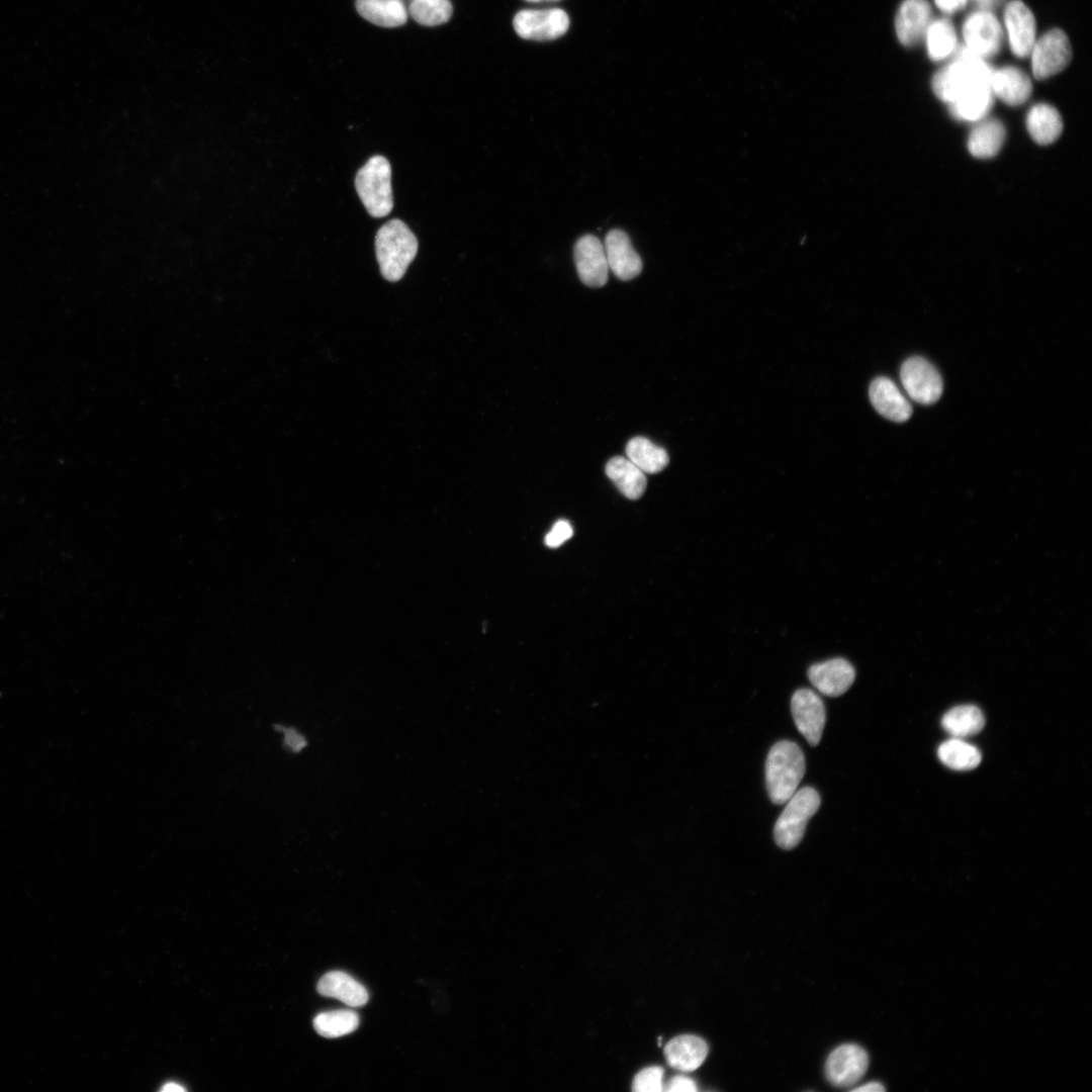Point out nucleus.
<instances>
[{
    "label": "nucleus",
    "mask_w": 1092,
    "mask_h": 1092,
    "mask_svg": "<svg viewBox=\"0 0 1092 1092\" xmlns=\"http://www.w3.org/2000/svg\"><path fill=\"white\" fill-rule=\"evenodd\" d=\"M993 68L965 44L957 47L953 60L935 73L931 81L934 94L949 104L965 92L990 85Z\"/></svg>",
    "instance_id": "f257e3e1"
},
{
    "label": "nucleus",
    "mask_w": 1092,
    "mask_h": 1092,
    "mask_svg": "<svg viewBox=\"0 0 1092 1092\" xmlns=\"http://www.w3.org/2000/svg\"><path fill=\"white\" fill-rule=\"evenodd\" d=\"M805 774V757L800 747L788 740L774 744L765 761V783L774 804H785L796 792Z\"/></svg>",
    "instance_id": "f03ea898"
},
{
    "label": "nucleus",
    "mask_w": 1092,
    "mask_h": 1092,
    "mask_svg": "<svg viewBox=\"0 0 1092 1092\" xmlns=\"http://www.w3.org/2000/svg\"><path fill=\"white\" fill-rule=\"evenodd\" d=\"M376 258L382 276L397 281L405 273L418 251V240L400 219L384 223L375 238Z\"/></svg>",
    "instance_id": "7ed1b4c3"
},
{
    "label": "nucleus",
    "mask_w": 1092,
    "mask_h": 1092,
    "mask_svg": "<svg viewBox=\"0 0 1092 1092\" xmlns=\"http://www.w3.org/2000/svg\"><path fill=\"white\" fill-rule=\"evenodd\" d=\"M391 168L382 156H374L358 171L355 185L358 195L373 217H383L393 207Z\"/></svg>",
    "instance_id": "20e7f679"
},
{
    "label": "nucleus",
    "mask_w": 1092,
    "mask_h": 1092,
    "mask_svg": "<svg viewBox=\"0 0 1092 1092\" xmlns=\"http://www.w3.org/2000/svg\"><path fill=\"white\" fill-rule=\"evenodd\" d=\"M786 803L776 822L774 836L781 848L792 849L802 840L808 821L817 812L820 796L815 789L804 787L795 792Z\"/></svg>",
    "instance_id": "39448f33"
},
{
    "label": "nucleus",
    "mask_w": 1092,
    "mask_h": 1092,
    "mask_svg": "<svg viewBox=\"0 0 1092 1092\" xmlns=\"http://www.w3.org/2000/svg\"><path fill=\"white\" fill-rule=\"evenodd\" d=\"M1031 71L1037 80L1062 72L1072 59V48L1066 33L1053 28L1035 40L1031 52Z\"/></svg>",
    "instance_id": "423d86ee"
},
{
    "label": "nucleus",
    "mask_w": 1092,
    "mask_h": 1092,
    "mask_svg": "<svg viewBox=\"0 0 1092 1092\" xmlns=\"http://www.w3.org/2000/svg\"><path fill=\"white\" fill-rule=\"evenodd\" d=\"M513 26L522 38L551 40L566 33L569 17L561 8L524 9L515 15Z\"/></svg>",
    "instance_id": "0eeeda50"
},
{
    "label": "nucleus",
    "mask_w": 1092,
    "mask_h": 1092,
    "mask_svg": "<svg viewBox=\"0 0 1092 1092\" xmlns=\"http://www.w3.org/2000/svg\"><path fill=\"white\" fill-rule=\"evenodd\" d=\"M900 378L908 395L918 403H934L942 393L939 372L922 357L908 358L901 366Z\"/></svg>",
    "instance_id": "6e6552de"
},
{
    "label": "nucleus",
    "mask_w": 1092,
    "mask_h": 1092,
    "mask_svg": "<svg viewBox=\"0 0 1092 1092\" xmlns=\"http://www.w3.org/2000/svg\"><path fill=\"white\" fill-rule=\"evenodd\" d=\"M962 32L965 46L981 58L996 55L1002 47V26L992 11L979 9L969 14Z\"/></svg>",
    "instance_id": "1a4fd4ad"
},
{
    "label": "nucleus",
    "mask_w": 1092,
    "mask_h": 1092,
    "mask_svg": "<svg viewBox=\"0 0 1092 1092\" xmlns=\"http://www.w3.org/2000/svg\"><path fill=\"white\" fill-rule=\"evenodd\" d=\"M869 1056L864 1049L854 1043H845L836 1048L827 1058L825 1075L836 1087H849L856 1084L866 1074Z\"/></svg>",
    "instance_id": "9d476101"
},
{
    "label": "nucleus",
    "mask_w": 1092,
    "mask_h": 1092,
    "mask_svg": "<svg viewBox=\"0 0 1092 1092\" xmlns=\"http://www.w3.org/2000/svg\"><path fill=\"white\" fill-rule=\"evenodd\" d=\"M792 715L799 732L810 745L816 746L825 725V708L822 699L812 690L800 689L791 701Z\"/></svg>",
    "instance_id": "9b49d317"
},
{
    "label": "nucleus",
    "mask_w": 1092,
    "mask_h": 1092,
    "mask_svg": "<svg viewBox=\"0 0 1092 1092\" xmlns=\"http://www.w3.org/2000/svg\"><path fill=\"white\" fill-rule=\"evenodd\" d=\"M574 262L579 279L589 287L607 283L609 266L604 244L594 235L580 237L574 246Z\"/></svg>",
    "instance_id": "f8f14e48"
},
{
    "label": "nucleus",
    "mask_w": 1092,
    "mask_h": 1092,
    "mask_svg": "<svg viewBox=\"0 0 1092 1092\" xmlns=\"http://www.w3.org/2000/svg\"><path fill=\"white\" fill-rule=\"evenodd\" d=\"M1004 23L1011 52L1018 58L1029 56L1036 40L1031 10L1021 0H1011L1004 9Z\"/></svg>",
    "instance_id": "ddd939ff"
},
{
    "label": "nucleus",
    "mask_w": 1092,
    "mask_h": 1092,
    "mask_svg": "<svg viewBox=\"0 0 1092 1092\" xmlns=\"http://www.w3.org/2000/svg\"><path fill=\"white\" fill-rule=\"evenodd\" d=\"M604 248L609 269L617 278L628 281L641 273V258L625 232L617 229L610 231L605 238Z\"/></svg>",
    "instance_id": "4468645a"
},
{
    "label": "nucleus",
    "mask_w": 1092,
    "mask_h": 1092,
    "mask_svg": "<svg viewBox=\"0 0 1092 1092\" xmlns=\"http://www.w3.org/2000/svg\"><path fill=\"white\" fill-rule=\"evenodd\" d=\"M808 677L821 694L838 697L852 685L855 670L847 660L833 658L813 664L808 670Z\"/></svg>",
    "instance_id": "2eb2a0df"
},
{
    "label": "nucleus",
    "mask_w": 1092,
    "mask_h": 1092,
    "mask_svg": "<svg viewBox=\"0 0 1092 1092\" xmlns=\"http://www.w3.org/2000/svg\"><path fill=\"white\" fill-rule=\"evenodd\" d=\"M931 22V7L927 0H904L899 7L895 28L899 41L911 47L924 38Z\"/></svg>",
    "instance_id": "dca6fc26"
},
{
    "label": "nucleus",
    "mask_w": 1092,
    "mask_h": 1092,
    "mask_svg": "<svg viewBox=\"0 0 1092 1092\" xmlns=\"http://www.w3.org/2000/svg\"><path fill=\"white\" fill-rule=\"evenodd\" d=\"M870 400L875 410L888 420L905 422L912 415V407L897 385L887 377L873 380L869 389Z\"/></svg>",
    "instance_id": "f3484780"
},
{
    "label": "nucleus",
    "mask_w": 1092,
    "mask_h": 1092,
    "mask_svg": "<svg viewBox=\"0 0 1092 1092\" xmlns=\"http://www.w3.org/2000/svg\"><path fill=\"white\" fill-rule=\"evenodd\" d=\"M990 87L994 97L999 98L1007 105L1017 106L1024 103L1030 96L1032 84L1029 77L1019 68L1005 66L994 69Z\"/></svg>",
    "instance_id": "a211bd4d"
},
{
    "label": "nucleus",
    "mask_w": 1092,
    "mask_h": 1092,
    "mask_svg": "<svg viewBox=\"0 0 1092 1092\" xmlns=\"http://www.w3.org/2000/svg\"><path fill=\"white\" fill-rule=\"evenodd\" d=\"M707 1042L694 1034H681L670 1039L664 1046L668 1065L682 1072L697 1070L707 1058Z\"/></svg>",
    "instance_id": "6ab92c4d"
},
{
    "label": "nucleus",
    "mask_w": 1092,
    "mask_h": 1092,
    "mask_svg": "<svg viewBox=\"0 0 1092 1092\" xmlns=\"http://www.w3.org/2000/svg\"><path fill=\"white\" fill-rule=\"evenodd\" d=\"M317 992L323 996L336 998L351 1007L363 1006L369 998L363 985L341 971H332L324 975L317 983Z\"/></svg>",
    "instance_id": "aec40b11"
},
{
    "label": "nucleus",
    "mask_w": 1092,
    "mask_h": 1092,
    "mask_svg": "<svg viewBox=\"0 0 1092 1092\" xmlns=\"http://www.w3.org/2000/svg\"><path fill=\"white\" fill-rule=\"evenodd\" d=\"M606 474L629 499H638L646 489L645 473L628 458L615 456L606 464Z\"/></svg>",
    "instance_id": "412c9836"
},
{
    "label": "nucleus",
    "mask_w": 1092,
    "mask_h": 1092,
    "mask_svg": "<svg viewBox=\"0 0 1092 1092\" xmlns=\"http://www.w3.org/2000/svg\"><path fill=\"white\" fill-rule=\"evenodd\" d=\"M1005 139L1004 125L995 118H983L976 122L968 139V149L979 159L994 157Z\"/></svg>",
    "instance_id": "4be33fe9"
},
{
    "label": "nucleus",
    "mask_w": 1092,
    "mask_h": 1092,
    "mask_svg": "<svg viewBox=\"0 0 1092 1092\" xmlns=\"http://www.w3.org/2000/svg\"><path fill=\"white\" fill-rule=\"evenodd\" d=\"M994 103L990 85L970 89L948 104L950 114L958 120L977 122L987 116Z\"/></svg>",
    "instance_id": "5701e85b"
},
{
    "label": "nucleus",
    "mask_w": 1092,
    "mask_h": 1092,
    "mask_svg": "<svg viewBox=\"0 0 1092 1092\" xmlns=\"http://www.w3.org/2000/svg\"><path fill=\"white\" fill-rule=\"evenodd\" d=\"M1026 126L1035 143L1050 145L1060 136L1063 130V121L1059 111L1054 106L1038 103L1029 109Z\"/></svg>",
    "instance_id": "b1692460"
},
{
    "label": "nucleus",
    "mask_w": 1092,
    "mask_h": 1092,
    "mask_svg": "<svg viewBox=\"0 0 1092 1092\" xmlns=\"http://www.w3.org/2000/svg\"><path fill=\"white\" fill-rule=\"evenodd\" d=\"M356 9L363 18L382 27L400 26L407 19L401 0H356Z\"/></svg>",
    "instance_id": "393cba45"
},
{
    "label": "nucleus",
    "mask_w": 1092,
    "mask_h": 1092,
    "mask_svg": "<svg viewBox=\"0 0 1092 1092\" xmlns=\"http://www.w3.org/2000/svg\"><path fill=\"white\" fill-rule=\"evenodd\" d=\"M985 725L982 711L975 705H959L941 718V726L952 737L966 738L979 733Z\"/></svg>",
    "instance_id": "a878e982"
},
{
    "label": "nucleus",
    "mask_w": 1092,
    "mask_h": 1092,
    "mask_svg": "<svg viewBox=\"0 0 1092 1092\" xmlns=\"http://www.w3.org/2000/svg\"><path fill=\"white\" fill-rule=\"evenodd\" d=\"M625 451L627 458L644 473H658L667 466L669 461L663 448L641 436L630 439Z\"/></svg>",
    "instance_id": "bb28decb"
},
{
    "label": "nucleus",
    "mask_w": 1092,
    "mask_h": 1092,
    "mask_svg": "<svg viewBox=\"0 0 1092 1092\" xmlns=\"http://www.w3.org/2000/svg\"><path fill=\"white\" fill-rule=\"evenodd\" d=\"M939 760L954 770L977 767L982 759L980 750L963 738L952 737L942 742L937 750Z\"/></svg>",
    "instance_id": "cd10ccee"
},
{
    "label": "nucleus",
    "mask_w": 1092,
    "mask_h": 1092,
    "mask_svg": "<svg viewBox=\"0 0 1092 1092\" xmlns=\"http://www.w3.org/2000/svg\"><path fill=\"white\" fill-rule=\"evenodd\" d=\"M924 38L928 57L934 62L946 59L958 47L956 29L946 18L931 21Z\"/></svg>",
    "instance_id": "c85d7f7f"
},
{
    "label": "nucleus",
    "mask_w": 1092,
    "mask_h": 1092,
    "mask_svg": "<svg viewBox=\"0 0 1092 1092\" xmlns=\"http://www.w3.org/2000/svg\"><path fill=\"white\" fill-rule=\"evenodd\" d=\"M358 1024L357 1013L347 1009L323 1012L313 1019L315 1031L329 1038L349 1034L357 1029Z\"/></svg>",
    "instance_id": "c756f323"
},
{
    "label": "nucleus",
    "mask_w": 1092,
    "mask_h": 1092,
    "mask_svg": "<svg viewBox=\"0 0 1092 1092\" xmlns=\"http://www.w3.org/2000/svg\"><path fill=\"white\" fill-rule=\"evenodd\" d=\"M407 13L422 25L436 26L450 19L452 5L449 0H411Z\"/></svg>",
    "instance_id": "7c9ffc66"
},
{
    "label": "nucleus",
    "mask_w": 1092,
    "mask_h": 1092,
    "mask_svg": "<svg viewBox=\"0 0 1092 1092\" xmlns=\"http://www.w3.org/2000/svg\"><path fill=\"white\" fill-rule=\"evenodd\" d=\"M664 1070L659 1066L642 1069L633 1079L632 1089L636 1092H659L663 1090Z\"/></svg>",
    "instance_id": "2f4dec72"
},
{
    "label": "nucleus",
    "mask_w": 1092,
    "mask_h": 1092,
    "mask_svg": "<svg viewBox=\"0 0 1092 1092\" xmlns=\"http://www.w3.org/2000/svg\"><path fill=\"white\" fill-rule=\"evenodd\" d=\"M573 535V529L568 521L558 520L545 536L544 542L550 548H557Z\"/></svg>",
    "instance_id": "473e14b6"
},
{
    "label": "nucleus",
    "mask_w": 1092,
    "mask_h": 1092,
    "mask_svg": "<svg viewBox=\"0 0 1092 1092\" xmlns=\"http://www.w3.org/2000/svg\"><path fill=\"white\" fill-rule=\"evenodd\" d=\"M698 1090L696 1082L687 1076H675L663 1085V1091L667 1092H695Z\"/></svg>",
    "instance_id": "72a5a7b5"
},
{
    "label": "nucleus",
    "mask_w": 1092,
    "mask_h": 1092,
    "mask_svg": "<svg viewBox=\"0 0 1092 1092\" xmlns=\"http://www.w3.org/2000/svg\"><path fill=\"white\" fill-rule=\"evenodd\" d=\"M967 2L968 0H934L935 5L946 14L961 10Z\"/></svg>",
    "instance_id": "f704fd0d"
},
{
    "label": "nucleus",
    "mask_w": 1092,
    "mask_h": 1092,
    "mask_svg": "<svg viewBox=\"0 0 1092 1092\" xmlns=\"http://www.w3.org/2000/svg\"><path fill=\"white\" fill-rule=\"evenodd\" d=\"M285 743L293 750L298 751L305 746V740L298 732L294 730H288L285 732Z\"/></svg>",
    "instance_id": "c9c22d12"
},
{
    "label": "nucleus",
    "mask_w": 1092,
    "mask_h": 1092,
    "mask_svg": "<svg viewBox=\"0 0 1092 1092\" xmlns=\"http://www.w3.org/2000/svg\"><path fill=\"white\" fill-rule=\"evenodd\" d=\"M973 3L981 10L992 11V9L998 7L1003 0H972Z\"/></svg>",
    "instance_id": "e433bc0d"
},
{
    "label": "nucleus",
    "mask_w": 1092,
    "mask_h": 1092,
    "mask_svg": "<svg viewBox=\"0 0 1092 1092\" xmlns=\"http://www.w3.org/2000/svg\"><path fill=\"white\" fill-rule=\"evenodd\" d=\"M856 1092H882L885 1091V1087L879 1082H869L864 1085L853 1089Z\"/></svg>",
    "instance_id": "4c0bfd02"
},
{
    "label": "nucleus",
    "mask_w": 1092,
    "mask_h": 1092,
    "mask_svg": "<svg viewBox=\"0 0 1092 1092\" xmlns=\"http://www.w3.org/2000/svg\"><path fill=\"white\" fill-rule=\"evenodd\" d=\"M163 1092H182L185 1088L175 1082H168L160 1089Z\"/></svg>",
    "instance_id": "58836bf2"
},
{
    "label": "nucleus",
    "mask_w": 1092,
    "mask_h": 1092,
    "mask_svg": "<svg viewBox=\"0 0 1092 1092\" xmlns=\"http://www.w3.org/2000/svg\"><path fill=\"white\" fill-rule=\"evenodd\" d=\"M525 1L538 3V2H551V1H557V0H525Z\"/></svg>",
    "instance_id": "ea45409f"
}]
</instances>
